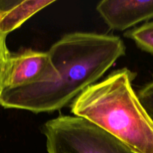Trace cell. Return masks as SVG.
I'll return each mask as SVG.
<instances>
[{"label": "cell", "instance_id": "1", "mask_svg": "<svg viewBox=\"0 0 153 153\" xmlns=\"http://www.w3.org/2000/svg\"><path fill=\"white\" fill-rule=\"evenodd\" d=\"M47 52L56 79L5 90L0 94V105L35 114L60 110L124 56L125 46L117 36L77 31L63 36Z\"/></svg>", "mask_w": 153, "mask_h": 153}, {"label": "cell", "instance_id": "2", "mask_svg": "<svg viewBox=\"0 0 153 153\" xmlns=\"http://www.w3.org/2000/svg\"><path fill=\"white\" fill-rule=\"evenodd\" d=\"M135 76L128 68L114 70L76 97L70 110L134 153H153V120L132 86Z\"/></svg>", "mask_w": 153, "mask_h": 153}, {"label": "cell", "instance_id": "3", "mask_svg": "<svg viewBox=\"0 0 153 153\" xmlns=\"http://www.w3.org/2000/svg\"><path fill=\"white\" fill-rule=\"evenodd\" d=\"M48 153H134L83 118L59 116L44 124Z\"/></svg>", "mask_w": 153, "mask_h": 153}, {"label": "cell", "instance_id": "4", "mask_svg": "<svg viewBox=\"0 0 153 153\" xmlns=\"http://www.w3.org/2000/svg\"><path fill=\"white\" fill-rule=\"evenodd\" d=\"M96 10L110 29L124 31L153 18V0H103Z\"/></svg>", "mask_w": 153, "mask_h": 153}, {"label": "cell", "instance_id": "5", "mask_svg": "<svg viewBox=\"0 0 153 153\" xmlns=\"http://www.w3.org/2000/svg\"><path fill=\"white\" fill-rule=\"evenodd\" d=\"M54 2L47 0H0V31L8 36L31 16Z\"/></svg>", "mask_w": 153, "mask_h": 153}, {"label": "cell", "instance_id": "6", "mask_svg": "<svg viewBox=\"0 0 153 153\" xmlns=\"http://www.w3.org/2000/svg\"><path fill=\"white\" fill-rule=\"evenodd\" d=\"M124 36L133 40L141 50L153 55V21L128 30Z\"/></svg>", "mask_w": 153, "mask_h": 153}, {"label": "cell", "instance_id": "7", "mask_svg": "<svg viewBox=\"0 0 153 153\" xmlns=\"http://www.w3.org/2000/svg\"><path fill=\"white\" fill-rule=\"evenodd\" d=\"M145 110L153 120V80L146 84L136 93Z\"/></svg>", "mask_w": 153, "mask_h": 153}]
</instances>
